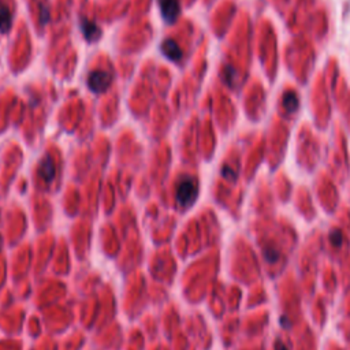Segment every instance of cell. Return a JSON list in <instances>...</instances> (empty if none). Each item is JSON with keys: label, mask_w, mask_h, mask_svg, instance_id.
Segmentation results:
<instances>
[{"label": "cell", "mask_w": 350, "mask_h": 350, "mask_svg": "<svg viewBox=\"0 0 350 350\" xmlns=\"http://www.w3.org/2000/svg\"><path fill=\"white\" fill-rule=\"evenodd\" d=\"M157 2L160 6L163 18L166 19L167 22H174L180 15V2L178 0H157Z\"/></svg>", "instance_id": "obj_3"}, {"label": "cell", "mask_w": 350, "mask_h": 350, "mask_svg": "<svg viewBox=\"0 0 350 350\" xmlns=\"http://www.w3.org/2000/svg\"><path fill=\"white\" fill-rule=\"evenodd\" d=\"M55 174H56V170H55V164H53V160L51 159V156H45L41 159L40 164H38V175L40 178H43L44 181L47 182H51V181L55 178Z\"/></svg>", "instance_id": "obj_4"}, {"label": "cell", "mask_w": 350, "mask_h": 350, "mask_svg": "<svg viewBox=\"0 0 350 350\" xmlns=\"http://www.w3.org/2000/svg\"><path fill=\"white\" fill-rule=\"evenodd\" d=\"M283 103H284V108L287 109L289 112H293L294 109H297V105H298L297 96L293 95V93H287V95L284 96Z\"/></svg>", "instance_id": "obj_8"}, {"label": "cell", "mask_w": 350, "mask_h": 350, "mask_svg": "<svg viewBox=\"0 0 350 350\" xmlns=\"http://www.w3.org/2000/svg\"><path fill=\"white\" fill-rule=\"evenodd\" d=\"M264 256L267 260L270 261V263H275V261L278 260V252L274 251L272 248H265L264 249Z\"/></svg>", "instance_id": "obj_9"}, {"label": "cell", "mask_w": 350, "mask_h": 350, "mask_svg": "<svg viewBox=\"0 0 350 350\" xmlns=\"http://www.w3.org/2000/svg\"><path fill=\"white\" fill-rule=\"evenodd\" d=\"M11 11H10L9 6L0 3V32H7L11 26Z\"/></svg>", "instance_id": "obj_7"}, {"label": "cell", "mask_w": 350, "mask_h": 350, "mask_svg": "<svg viewBox=\"0 0 350 350\" xmlns=\"http://www.w3.org/2000/svg\"><path fill=\"white\" fill-rule=\"evenodd\" d=\"M48 19V11L47 9L44 7V6H41V24H45Z\"/></svg>", "instance_id": "obj_11"}, {"label": "cell", "mask_w": 350, "mask_h": 350, "mask_svg": "<svg viewBox=\"0 0 350 350\" xmlns=\"http://www.w3.org/2000/svg\"><path fill=\"white\" fill-rule=\"evenodd\" d=\"M161 51L164 52L167 57H170L171 61H180L182 57V51H181L180 45L171 38H167L166 41L161 44Z\"/></svg>", "instance_id": "obj_5"}, {"label": "cell", "mask_w": 350, "mask_h": 350, "mask_svg": "<svg viewBox=\"0 0 350 350\" xmlns=\"http://www.w3.org/2000/svg\"><path fill=\"white\" fill-rule=\"evenodd\" d=\"M112 81V74L108 73V71H103V70H96L92 71L88 77V85L93 92L96 93H100L103 92L109 86Z\"/></svg>", "instance_id": "obj_2"}, {"label": "cell", "mask_w": 350, "mask_h": 350, "mask_svg": "<svg viewBox=\"0 0 350 350\" xmlns=\"http://www.w3.org/2000/svg\"><path fill=\"white\" fill-rule=\"evenodd\" d=\"M199 194V186H197V181L193 177L185 175L178 182L177 186V201L182 208H188L194 203V200L197 199Z\"/></svg>", "instance_id": "obj_1"}, {"label": "cell", "mask_w": 350, "mask_h": 350, "mask_svg": "<svg viewBox=\"0 0 350 350\" xmlns=\"http://www.w3.org/2000/svg\"><path fill=\"white\" fill-rule=\"evenodd\" d=\"M330 240H331V242L334 244V245H341L342 242V234L341 231H338V230H334V231L330 234Z\"/></svg>", "instance_id": "obj_10"}, {"label": "cell", "mask_w": 350, "mask_h": 350, "mask_svg": "<svg viewBox=\"0 0 350 350\" xmlns=\"http://www.w3.org/2000/svg\"><path fill=\"white\" fill-rule=\"evenodd\" d=\"M81 30L88 40H97L100 36L99 26L88 18L81 19Z\"/></svg>", "instance_id": "obj_6"}, {"label": "cell", "mask_w": 350, "mask_h": 350, "mask_svg": "<svg viewBox=\"0 0 350 350\" xmlns=\"http://www.w3.org/2000/svg\"><path fill=\"white\" fill-rule=\"evenodd\" d=\"M275 350H287V347H286L282 342L278 341L276 343H275Z\"/></svg>", "instance_id": "obj_12"}]
</instances>
